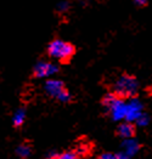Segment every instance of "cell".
<instances>
[{
    "mask_svg": "<svg viewBox=\"0 0 152 159\" xmlns=\"http://www.w3.org/2000/svg\"><path fill=\"white\" fill-rule=\"evenodd\" d=\"M33 152H34V143H33V141L29 140V139H25L20 143V146L16 148V152L15 153H16L17 157H20V158L22 159H26L28 157H30L33 154Z\"/></svg>",
    "mask_w": 152,
    "mask_h": 159,
    "instance_id": "obj_7",
    "label": "cell"
},
{
    "mask_svg": "<svg viewBox=\"0 0 152 159\" xmlns=\"http://www.w3.org/2000/svg\"><path fill=\"white\" fill-rule=\"evenodd\" d=\"M60 72L58 66H56L54 62L51 61H43V62H38L35 66L33 67L32 73L29 75V79H42V78H46L54 73Z\"/></svg>",
    "mask_w": 152,
    "mask_h": 159,
    "instance_id": "obj_5",
    "label": "cell"
},
{
    "mask_svg": "<svg viewBox=\"0 0 152 159\" xmlns=\"http://www.w3.org/2000/svg\"><path fill=\"white\" fill-rule=\"evenodd\" d=\"M124 102L110 91L100 98V106L105 109L106 116L113 118H121L124 114Z\"/></svg>",
    "mask_w": 152,
    "mask_h": 159,
    "instance_id": "obj_4",
    "label": "cell"
},
{
    "mask_svg": "<svg viewBox=\"0 0 152 159\" xmlns=\"http://www.w3.org/2000/svg\"><path fill=\"white\" fill-rule=\"evenodd\" d=\"M138 135V126L136 124H134L133 121H122L117 125V128L114 129V136L118 139H134Z\"/></svg>",
    "mask_w": 152,
    "mask_h": 159,
    "instance_id": "obj_6",
    "label": "cell"
},
{
    "mask_svg": "<svg viewBox=\"0 0 152 159\" xmlns=\"http://www.w3.org/2000/svg\"><path fill=\"white\" fill-rule=\"evenodd\" d=\"M46 53L50 58L56 60L60 65L67 66L77 55V46L69 41L54 38L46 48Z\"/></svg>",
    "mask_w": 152,
    "mask_h": 159,
    "instance_id": "obj_2",
    "label": "cell"
},
{
    "mask_svg": "<svg viewBox=\"0 0 152 159\" xmlns=\"http://www.w3.org/2000/svg\"><path fill=\"white\" fill-rule=\"evenodd\" d=\"M107 90L121 100H134L139 97V80L135 74L121 72L107 85Z\"/></svg>",
    "mask_w": 152,
    "mask_h": 159,
    "instance_id": "obj_1",
    "label": "cell"
},
{
    "mask_svg": "<svg viewBox=\"0 0 152 159\" xmlns=\"http://www.w3.org/2000/svg\"><path fill=\"white\" fill-rule=\"evenodd\" d=\"M44 91L46 93L48 96L54 98L58 102L62 103H72L73 97L69 93L68 88L65 81L57 79L46 80L44 84Z\"/></svg>",
    "mask_w": 152,
    "mask_h": 159,
    "instance_id": "obj_3",
    "label": "cell"
},
{
    "mask_svg": "<svg viewBox=\"0 0 152 159\" xmlns=\"http://www.w3.org/2000/svg\"><path fill=\"white\" fill-rule=\"evenodd\" d=\"M26 118H27L26 109H25V108H20V109L16 112V114H15V117H14V120H12V126H14V129H16V130L21 129V128L23 126L25 121H26Z\"/></svg>",
    "mask_w": 152,
    "mask_h": 159,
    "instance_id": "obj_8",
    "label": "cell"
},
{
    "mask_svg": "<svg viewBox=\"0 0 152 159\" xmlns=\"http://www.w3.org/2000/svg\"><path fill=\"white\" fill-rule=\"evenodd\" d=\"M135 2V5H138L139 7H146L149 5L147 0H133Z\"/></svg>",
    "mask_w": 152,
    "mask_h": 159,
    "instance_id": "obj_10",
    "label": "cell"
},
{
    "mask_svg": "<svg viewBox=\"0 0 152 159\" xmlns=\"http://www.w3.org/2000/svg\"><path fill=\"white\" fill-rule=\"evenodd\" d=\"M121 157H123L122 154H116V153H112V152H104V153H101V154H99L97 156V158L99 159H116V158H121Z\"/></svg>",
    "mask_w": 152,
    "mask_h": 159,
    "instance_id": "obj_9",
    "label": "cell"
}]
</instances>
